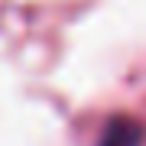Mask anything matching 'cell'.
Wrapping results in <instances>:
<instances>
[{
    "instance_id": "obj_1",
    "label": "cell",
    "mask_w": 146,
    "mask_h": 146,
    "mask_svg": "<svg viewBox=\"0 0 146 146\" xmlns=\"http://www.w3.org/2000/svg\"><path fill=\"white\" fill-rule=\"evenodd\" d=\"M140 143V127H133L130 120H114L101 136V146H136Z\"/></svg>"
}]
</instances>
